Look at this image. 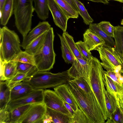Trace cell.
I'll return each mask as SVG.
<instances>
[{"label":"cell","instance_id":"cell-24","mask_svg":"<svg viewBox=\"0 0 123 123\" xmlns=\"http://www.w3.org/2000/svg\"><path fill=\"white\" fill-rule=\"evenodd\" d=\"M46 113L52 117L53 123H71L72 116L47 107Z\"/></svg>","mask_w":123,"mask_h":123},{"label":"cell","instance_id":"cell-32","mask_svg":"<svg viewBox=\"0 0 123 123\" xmlns=\"http://www.w3.org/2000/svg\"><path fill=\"white\" fill-rule=\"evenodd\" d=\"M11 61L30 63L36 66L34 55L30 54L25 51L22 50Z\"/></svg>","mask_w":123,"mask_h":123},{"label":"cell","instance_id":"cell-9","mask_svg":"<svg viewBox=\"0 0 123 123\" xmlns=\"http://www.w3.org/2000/svg\"><path fill=\"white\" fill-rule=\"evenodd\" d=\"M72 64L71 67L67 70L70 76L73 79L82 78L90 85V68L89 61L83 58H75Z\"/></svg>","mask_w":123,"mask_h":123},{"label":"cell","instance_id":"cell-31","mask_svg":"<svg viewBox=\"0 0 123 123\" xmlns=\"http://www.w3.org/2000/svg\"><path fill=\"white\" fill-rule=\"evenodd\" d=\"M75 4L78 13L82 18L84 23L89 25L93 21L86 9L84 4L78 0H73Z\"/></svg>","mask_w":123,"mask_h":123},{"label":"cell","instance_id":"cell-45","mask_svg":"<svg viewBox=\"0 0 123 123\" xmlns=\"http://www.w3.org/2000/svg\"><path fill=\"white\" fill-rule=\"evenodd\" d=\"M63 101V103L67 110L72 116L74 114V111L71 106L66 102Z\"/></svg>","mask_w":123,"mask_h":123},{"label":"cell","instance_id":"cell-15","mask_svg":"<svg viewBox=\"0 0 123 123\" xmlns=\"http://www.w3.org/2000/svg\"><path fill=\"white\" fill-rule=\"evenodd\" d=\"M83 36V42L90 51L95 50L97 47L106 44L104 40L93 32L89 28L85 31Z\"/></svg>","mask_w":123,"mask_h":123},{"label":"cell","instance_id":"cell-4","mask_svg":"<svg viewBox=\"0 0 123 123\" xmlns=\"http://www.w3.org/2000/svg\"><path fill=\"white\" fill-rule=\"evenodd\" d=\"M32 0H14L13 13L16 26L23 37L31 30L34 10Z\"/></svg>","mask_w":123,"mask_h":123},{"label":"cell","instance_id":"cell-47","mask_svg":"<svg viewBox=\"0 0 123 123\" xmlns=\"http://www.w3.org/2000/svg\"><path fill=\"white\" fill-rule=\"evenodd\" d=\"M95 2H100L104 4H108L109 2L107 0H87Z\"/></svg>","mask_w":123,"mask_h":123},{"label":"cell","instance_id":"cell-19","mask_svg":"<svg viewBox=\"0 0 123 123\" xmlns=\"http://www.w3.org/2000/svg\"><path fill=\"white\" fill-rule=\"evenodd\" d=\"M11 89L6 81H0V109L5 107L11 100Z\"/></svg>","mask_w":123,"mask_h":123},{"label":"cell","instance_id":"cell-28","mask_svg":"<svg viewBox=\"0 0 123 123\" xmlns=\"http://www.w3.org/2000/svg\"><path fill=\"white\" fill-rule=\"evenodd\" d=\"M17 73H22L26 75L27 79L30 78L38 71L36 66L19 62H17Z\"/></svg>","mask_w":123,"mask_h":123},{"label":"cell","instance_id":"cell-2","mask_svg":"<svg viewBox=\"0 0 123 123\" xmlns=\"http://www.w3.org/2000/svg\"><path fill=\"white\" fill-rule=\"evenodd\" d=\"M90 68V84L100 106L105 120L107 118L105 98L106 90L104 85V72L101 62L93 57L89 61Z\"/></svg>","mask_w":123,"mask_h":123},{"label":"cell","instance_id":"cell-8","mask_svg":"<svg viewBox=\"0 0 123 123\" xmlns=\"http://www.w3.org/2000/svg\"><path fill=\"white\" fill-rule=\"evenodd\" d=\"M46 111L43 102L32 104L17 123H42Z\"/></svg>","mask_w":123,"mask_h":123},{"label":"cell","instance_id":"cell-3","mask_svg":"<svg viewBox=\"0 0 123 123\" xmlns=\"http://www.w3.org/2000/svg\"><path fill=\"white\" fill-rule=\"evenodd\" d=\"M73 79L67 70L56 74L48 71H38L23 81L27 82L34 90H44L67 84Z\"/></svg>","mask_w":123,"mask_h":123},{"label":"cell","instance_id":"cell-18","mask_svg":"<svg viewBox=\"0 0 123 123\" xmlns=\"http://www.w3.org/2000/svg\"><path fill=\"white\" fill-rule=\"evenodd\" d=\"M34 4V10L38 17L45 20L49 17V9L48 0H32Z\"/></svg>","mask_w":123,"mask_h":123},{"label":"cell","instance_id":"cell-14","mask_svg":"<svg viewBox=\"0 0 123 123\" xmlns=\"http://www.w3.org/2000/svg\"><path fill=\"white\" fill-rule=\"evenodd\" d=\"M54 90L63 101L71 106L74 111L79 108L78 104L67 83L54 88Z\"/></svg>","mask_w":123,"mask_h":123},{"label":"cell","instance_id":"cell-6","mask_svg":"<svg viewBox=\"0 0 123 123\" xmlns=\"http://www.w3.org/2000/svg\"><path fill=\"white\" fill-rule=\"evenodd\" d=\"M54 37L53 29L51 27L46 31L41 49L38 54L34 55L38 71H49L53 68L56 56L53 47Z\"/></svg>","mask_w":123,"mask_h":123},{"label":"cell","instance_id":"cell-46","mask_svg":"<svg viewBox=\"0 0 123 123\" xmlns=\"http://www.w3.org/2000/svg\"><path fill=\"white\" fill-rule=\"evenodd\" d=\"M65 0L75 10L78 12L76 6L73 0Z\"/></svg>","mask_w":123,"mask_h":123},{"label":"cell","instance_id":"cell-5","mask_svg":"<svg viewBox=\"0 0 123 123\" xmlns=\"http://www.w3.org/2000/svg\"><path fill=\"white\" fill-rule=\"evenodd\" d=\"M0 62L3 63L11 61L22 51L18 35L14 31L6 26L0 28Z\"/></svg>","mask_w":123,"mask_h":123},{"label":"cell","instance_id":"cell-22","mask_svg":"<svg viewBox=\"0 0 123 123\" xmlns=\"http://www.w3.org/2000/svg\"><path fill=\"white\" fill-rule=\"evenodd\" d=\"M14 0H6L2 10L0 12V23L5 26L13 12Z\"/></svg>","mask_w":123,"mask_h":123},{"label":"cell","instance_id":"cell-13","mask_svg":"<svg viewBox=\"0 0 123 123\" xmlns=\"http://www.w3.org/2000/svg\"><path fill=\"white\" fill-rule=\"evenodd\" d=\"M51 27L47 21L40 22L25 37H23L21 46L25 49L33 40L48 31Z\"/></svg>","mask_w":123,"mask_h":123},{"label":"cell","instance_id":"cell-12","mask_svg":"<svg viewBox=\"0 0 123 123\" xmlns=\"http://www.w3.org/2000/svg\"><path fill=\"white\" fill-rule=\"evenodd\" d=\"M48 3L55 24L66 32L68 19L54 0H48Z\"/></svg>","mask_w":123,"mask_h":123},{"label":"cell","instance_id":"cell-30","mask_svg":"<svg viewBox=\"0 0 123 123\" xmlns=\"http://www.w3.org/2000/svg\"><path fill=\"white\" fill-rule=\"evenodd\" d=\"M57 34L61 41L62 57L66 63L72 64L75 58L67 46L62 36L59 34Z\"/></svg>","mask_w":123,"mask_h":123},{"label":"cell","instance_id":"cell-35","mask_svg":"<svg viewBox=\"0 0 123 123\" xmlns=\"http://www.w3.org/2000/svg\"><path fill=\"white\" fill-rule=\"evenodd\" d=\"M34 90L27 82L25 86L19 90L15 92L11 91V100L21 97L31 92Z\"/></svg>","mask_w":123,"mask_h":123},{"label":"cell","instance_id":"cell-49","mask_svg":"<svg viewBox=\"0 0 123 123\" xmlns=\"http://www.w3.org/2000/svg\"><path fill=\"white\" fill-rule=\"evenodd\" d=\"M6 0H0V12H1Z\"/></svg>","mask_w":123,"mask_h":123},{"label":"cell","instance_id":"cell-25","mask_svg":"<svg viewBox=\"0 0 123 123\" xmlns=\"http://www.w3.org/2000/svg\"><path fill=\"white\" fill-rule=\"evenodd\" d=\"M104 85L106 91L115 96L118 100L117 95L123 93V88L118 86L104 72Z\"/></svg>","mask_w":123,"mask_h":123},{"label":"cell","instance_id":"cell-1","mask_svg":"<svg viewBox=\"0 0 123 123\" xmlns=\"http://www.w3.org/2000/svg\"><path fill=\"white\" fill-rule=\"evenodd\" d=\"M67 84L76 100L79 108L86 115L91 123H104L102 111L94 96L87 94L75 83L71 81Z\"/></svg>","mask_w":123,"mask_h":123},{"label":"cell","instance_id":"cell-21","mask_svg":"<svg viewBox=\"0 0 123 123\" xmlns=\"http://www.w3.org/2000/svg\"><path fill=\"white\" fill-rule=\"evenodd\" d=\"M46 31L32 41L25 49V51L34 55L38 54L43 45Z\"/></svg>","mask_w":123,"mask_h":123},{"label":"cell","instance_id":"cell-27","mask_svg":"<svg viewBox=\"0 0 123 123\" xmlns=\"http://www.w3.org/2000/svg\"><path fill=\"white\" fill-rule=\"evenodd\" d=\"M68 19L70 18H77L78 12L75 10L65 0H54Z\"/></svg>","mask_w":123,"mask_h":123},{"label":"cell","instance_id":"cell-34","mask_svg":"<svg viewBox=\"0 0 123 123\" xmlns=\"http://www.w3.org/2000/svg\"><path fill=\"white\" fill-rule=\"evenodd\" d=\"M70 81L75 83L87 94L95 96L90 85L84 79L79 78L73 79Z\"/></svg>","mask_w":123,"mask_h":123},{"label":"cell","instance_id":"cell-37","mask_svg":"<svg viewBox=\"0 0 123 123\" xmlns=\"http://www.w3.org/2000/svg\"><path fill=\"white\" fill-rule=\"evenodd\" d=\"M98 24L101 29L108 36L113 38L114 36L115 27L113 26L110 22L106 21H102Z\"/></svg>","mask_w":123,"mask_h":123},{"label":"cell","instance_id":"cell-16","mask_svg":"<svg viewBox=\"0 0 123 123\" xmlns=\"http://www.w3.org/2000/svg\"><path fill=\"white\" fill-rule=\"evenodd\" d=\"M0 62V81L9 80L17 73V62L10 61L5 63Z\"/></svg>","mask_w":123,"mask_h":123},{"label":"cell","instance_id":"cell-33","mask_svg":"<svg viewBox=\"0 0 123 123\" xmlns=\"http://www.w3.org/2000/svg\"><path fill=\"white\" fill-rule=\"evenodd\" d=\"M71 123H91L84 112L78 108L74 111L72 116Z\"/></svg>","mask_w":123,"mask_h":123},{"label":"cell","instance_id":"cell-26","mask_svg":"<svg viewBox=\"0 0 123 123\" xmlns=\"http://www.w3.org/2000/svg\"><path fill=\"white\" fill-rule=\"evenodd\" d=\"M89 29L93 32L103 39L106 43L114 47L115 43L113 38L108 36L100 28L98 24L92 23L89 25Z\"/></svg>","mask_w":123,"mask_h":123},{"label":"cell","instance_id":"cell-43","mask_svg":"<svg viewBox=\"0 0 123 123\" xmlns=\"http://www.w3.org/2000/svg\"><path fill=\"white\" fill-rule=\"evenodd\" d=\"M53 123L52 117L48 114L46 113L43 119L42 123Z\"/></svg>","mask_w":123,"mask_h":123},{"label":"cell","instance_id":"cell-7","mask_svg":"<svg viewBox=\"0 0 123 123\" xmlns=\"http://www.w3.org/2000/svg\"><path fill=\"white\" fill-rule=\"evenodd\" d=\"M95 50L98 52L101 64L107 71H113L116 73L123 69V63L114 47L105 44Z\"/></svg>","mask_w":123,"mask_h":123},{"label":"cell","instance_id":"cell-29","mask_svg":"<svg viewBox=\"0 0 123 123\" xmlns=\"http://www.w3.org/2000/svg\"><path fill=\"white\" fill-rule=\"evenodd\" d=\"M62 36L67 46L76 58H83L74 41V38L66 32H63Z\"/></svg>","mask_w":123,"mask_h":123},{"label":"cell","instance_id":"cell-48","mask_svg":"<svg viewBox=\"0 0 123 123\" xmlns=\"http://www.w3.org/2000/svg\"><path fill=\"white\" fill-rule=\"evenodd\" d=\"M118 77L119 81L123 84V76L119 73H116Z\"/></svg>","mask_w":123,"mask_h":123},{"label":"cell","instance_id":"cell-11","mask_svg":"<svg viewBox=\"0 0 123 123\" xmlns=\"http://www.w3.org/2000/svg\"><path fill=\"white\" fill-rule=\"evenodd\" d=\"M43 102L46 107L72 116L66 108L62 99L54 91L44 90Z\"/></svg>","mask_w":123,"mask_h":123},{"label":"cell","instance_id":"cell-50","mask_svg":"<svg viewBox=\"0 0 123 123\" xmlns=\"http://www.w3.org/2000/svg\"><path fill=\"white\" fill-rule=\"evenodd\" d=\"M108 1L111 0H113L117 1L123 3V0H107Z\"/></svg>","mask_w":123,"mask_h":123},{"label":"cell","instance_id":"cell-42","mask_svg":"<svg viewBox=\"0 0 123 123\" xmlns=\"http://www.w3.org/2000/svg\"><path fill=\"white\" fill-rule=\"evenodd\" d=\"M27 83V82L23 81L16 85L11 88V91L15 92L18 91L25 86Z\"/></svg>","mask_w":123,"mask_h":123},{"label":"cell","instance_id":"cell-10","mask_svg":"<svg viewBox=\"0 0 123 123\" xmlns=\"http://www.w3.org/2000/svg\"><path fill=\"white\" fill-rule=\"evenodd\" d=\"M44 90H34L21 97L11 100L6 106L8 111L10 112L17 107L25 105L43 103Z\"/></svg>","mask_w":123,"mask_h":123},{"label":"cell","instance_id":"cell-17","mask_svg":"<svg viewBox=\"0 0 123 123\" xmlns=\"http://www.w3.org/2000/svg\"><path fill=\"white\" fill-rule=\"evenodd\" d=\"M115 27L114 48L123 64V26L117 25Z\"/></svg>","mask_w":123,"mask_h":123},{"label":"cell","instance_id":"cell-52","mask_svg":"<svg viewBox=\"0 0 123 123\" xmlns=\"http://www.w3.org/2000/svg\"></svg>","mask_w":123,"mask_h":123},{"label":"cell","instance_id":"cell-38","mask_svg":"<svg viewBox=\"0 0 123 123\" xmlns=\"http://www.w3.org/2000/svg\"><path fill=\"white\" fill-rule=\"evenodd\" d=\"M107 120L106 123H123V112L120 107L117 108L111 118Z\"/></svg>","mask_w":123,"mask_h":123},{"label":"cell","instance_id":"cell-44","mask_svg":"<svg viewBox=\"0 0 123 123\" xmlns=\"http://www.w3.org/2000/svg\"><path fill=\"white\" fill-rule=\"evenodd\" d=\"M120 106L123 112V93L117 95Z\"/></svg>","mask_w":123,"mask_h":123},{"label":"cell","instance_id":"cell-23","mask_svg":"<svg viewBox=\"0 0 123 123\" xmlns=\"http://www.w3.org/2000/svg\"><path fill=\"white\" fill-rule=\"evenodd\" d=\"M32 104H28L17 107L9 112V118L6 123H17Z\"/></svg>","mask_w":123,"mask_h":123},{"label":"cell","instance_id":"cell-39","mask_svg":"<svg viewBox=\"0 0 123 123\" xmlns=\"http://www.w3.org/2000/svg\"><path fill=\"white\" fill-rule=\"evenodd\" d=\"M27 79V76L22 73H17L11 79L6 81L8 85L11 89L18 84Z\"/></svg>","mask_w":123,"mask_h":123},{"label":"cell","instance_id":"cell-36","mask_svg":"<svg viewBox=\"0 0 123 123\" xmlns=\"http://www.w3.org/2000/svg\"><path fill=\"white\" fill-rule=\"evenodd\" d=\"M77 48L82 57L85 60L89 61L92 58L90 51L86 47L83 42L79 41L76 43Z\"/></svg>","mask_w":123,"mask_h":123},{"label":"cell","instance_id":"cell-41","mask_svg":"<svg viewBox=\"0 0 123 123\" xmlns=\"http://www.w3.org/2000/svg\"><path fill=\"white\" fill-rule=\"evenodd\" d=\"M105 73L118 86L123 88V84L119 81L116 73L113 71H105Z\"/></svg>","mask_w":123,"mask_h":123},{"label":"cell","instance_id":"cell-51","mask_svg":"<svg viewBox=\"0 0 123 123\" xmlns=\"http://www.w3.org/2000/svg\"><path fill=\"white\" fill-rule=\"evenodd\" d=\"M121 24L123 25V19H122L121 21Z\"/></svg>","mask_w":123,"mask_h":123},{"label":"cell","instance_id":"cell-40","mask_svg":"<svg viewBox=\"0 0 123 123\" xmlns=\"http://www.w3.org/2000/svg\"><path fill=\"white\" fill-rule=\"evenodd\" d=\"M9 113L6 106L4 108L0 109V123H6L9 118Z\"/></svg>","mask_w":123,"mask_h":123},{"label":"cell","instance_id":"cell-20","mask_svg":"<svg viewBox=\"0 0 123 123\" xmlns=\"http://www.w3.org/2000/svg\"><path fill=\"white\" fill-rule=\"evenodd\" d=\"M105 95L107 112V119H111L113 114L117 108L120 107L119 101L115 96L107 92L106 90L105 91Z\"/></svg>","mask_w":123,"mask_h":123}]
</instances>
